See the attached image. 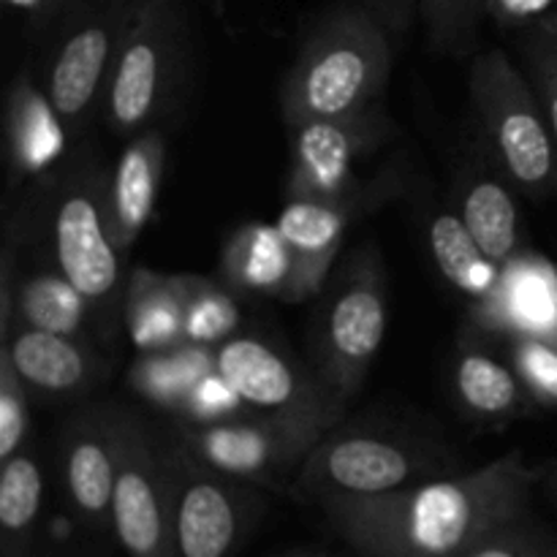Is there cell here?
Instances as JSON below:
<instances>
[{
  "label": "cell",
  "mask_w": 557,
  "mask_h": 557,
  "mask_svg": "<svg viewBox=\"0 0 557 557\" xmlns=\"http://www.w3.org/2000/svg\"><path fill=\"white\" fill-rule=\"evenodd\" d=\"M536 484L539 473L515 449L476 471L319 506L359 557H462L495 528L528 515Z\"/></svg>",
  "instance_id": "6da1fadb"
},
{
  "label": "cell",
  "mask_w": 557,
  "mask_h": 557,
  "mask_svg": "<svg viewBox=\"0 0 557 557\" xmlns=\"http://www.w3.org/2000/svg\"><path fill=\"white\" fill-rule=\"evenodd\" d=\"M107 169L76 152L47 201L49 261L98 319L103 335L123 321V250L107 207Z\"/></svg>",
  "instance_id": "7a4b0ae2"
},
{
  "label": "cell",
  "mask_w": 557,
  "mask_h": 557,
  "mask_svg": "<svg viewBox=\"0 0 557 557\" xmlns=\"http://www.w3.org/2000/svg\"><path fill=\"white\" fill-rule=\"evenodd\" d=\"M479 147L522 196L557 194V141L544 103L525 69L493 49L468 71Z\"/></svg>",
  "instance_id": "3957f363"
},
{
  "label": "cell",
  "mask_w": 557,
  "mask_h": 557,
  "mask_svg": "<svg viewBox=\"0 0 557 557\" xmlns=\"http://www.w3.org/2000/svg\"><path fill=\"white\" fill-rule=\"evenodd\" d=\"M392 74V54L368 20H337L310 38L281 82V114L288 128L379 107Z\"/></svg>",
  "instance_id": "277c9868"
},
{
  "label": "cell",
  "mask_w": 557,
  "mask_h": 557,
  "mask_svg": "<svg viewBox=\"0 0 557 557\" xmlns=\"http://www.w3.org/2000/svg\"><path fill=\"white\" fill-rule=\"evenodd\" d=\"M446 468L449 462L444 451L422 441L389 430L337 424L305 457L292 490L315 504L332 498H379L446 476Z\"/></svg>",
  "instance_id": "5b68a950"
},
{
  "label": "cell",
  "mask_w": 557,
  "mask_h": 557,
  "mask_svg": "<svg viewBox=\"0 0 557 557\" xmlns=\"http://www.w3.org/2000/svg\"><path fill=\"white\" fill-rule=\"evenodd\" d=\"M389 326L386 270L373 245L351 256L319 315L313 370L343 408L357 397Z\"/></svg>",
  "instance_id": "8992f818"
},
{
  "label": "cell",
  "mask_w": 557,
  "mask_h": 557,
  "mask_svg": "<svg viewBox=\"0 0 557 557\" xmlns=\"http://www.w3.org/2000/svg\"><path fill=\"white\" fill-rule=\"evenodd\" d=\"M215 370L245 408L319 438L335 430L346 413L313 364L297 362L267 337L232 335L223 341L215 346Z\"/></svg>",
  "instance_id": "52a82bcc"
},
{
  "label": "cell",
  "mask_w": 557,
  "mask_h": 557,
  "mask_svg": "<svg viewBox=\"0 0 557 557\" xmlns=\"http://www.w3.org/2000/svg\"><path fill=\"white\" fill-rule=\"evenodd\" d=\"M174 444L145 417L120 408L112 536L128 557H172Z\"/></svg>",
  "instance_id": "ba28073f"
},
{
  "label": "cell",
  "mask_w": 557,
  "mask_h": 557,
  "mask_svg": "<svg viewBox=\"0 0 557 557\" xmlns=\"http://www.w3.org/2000/svg\"><path fill=\"white\" fill-rule=\"evenodd\" d=\"M172 557H237L264 504L256 484L212 471L174 441Z\"/></svg>",
  "instance_id": "9c48e42d"
},
{
  "label": "cell",
  "mask_w": 557,
  "mask_h": 557,
  "mask_svg": "<svg viewBox=\"0 0 557 557\" xmlns=\"http://www.w3.org/2000/svg\"><path fill=\"white\" fill-rule=\"evenodd\" d=\"M172 435L188 455L212 471L272 490L294 484L305 457L321 441L319 435L256 411L215 422H185Z\"/></svg>",
  "instance_id": "30bf717a"
},
{
  "label": "cell",
  "mask_w": 557,
  "mask_h": 557,
  "mask_svg": "<svg viewBox=\"0 0 557 557\" xmlns=\"http://www.w3.org/2000/svg\"><path fill=\"white\" fill-rule=\"evenodd\" d=\"M183 74L177 44L152 22V14L131 27L120 41L103 90L101 114L107 128L120 139L158 128L163 114L174 107Z\"/></svg>",
  "instance_id": "8fae6325"
},
{
  "label": "cell",
  "mask_w": 557,
  "mask_h": 557,
  "mask_svg": "<svg viewBox=\"0 0 557 557\" xmlns=\"http://www.w3.org/2000/svg\"><path fill=\"white\" fill-rule=\"evenodd\" d=\"M120 406H90L69 417L58 435V473L71 522L90 536L112 533Z\"/></svg>",
  "instance_id": "7c38bea8"
},
{
  "label": "cell",
  "mask_w": 557,
  "mask_h": 557,
  "mask_svg": "<svg viewBox=\"0 0 557 557\" xmlns=\"http://www.w3.org/2000/svg\"><path fill=\"white\" fill-rule=\"evenodd\" d=\"M292 131L288 199H335L354 190L359 158L379 150L392 123L379 107L335 120H310Z\"/></svg>",
  "instance_id": "4fadbf2b"
},
{
  "label": "cell",
  "mask_w": 557,
  "mask_h": 557,
  "mask_svg": "<svg viewBox=\"0 0 557 557\" xmlns=\"http://www.w3.org/2000/svg\"><path fill=\"white\" fill-rule=\"evenodd\" d=\"M392 190L395 185L386 180L373 188H354L335 199H288L275 223L292 256L288 302L308 299L324 286L354 218L373 207V196H386Z\"/></svg>",
  "instance_id": "5bb4252c"
},
{
  "label": "cell",
  "mask_w": 557,
  "mask_h": 557,
  "mask_svg": "<svg viewBox=\"0 0 557 557\" xmlns=\"http://www.w3.org/2000/svg\"><path fill=\"white\" fill-rule=\"evenodd\" d=\"M120 41L112 25L90 22L63 38L44 74L41 90L69 136V147H79L92 114L101 109Z\"/></svg>",
  "instance_id": "9a60e30c"
},
{
  "label": "cell",
  "mask_w": 557,
  "mask_h": 557,
  "mask_svg": "<svg viewBox=\"0 0 557 557\" xmlns=\"http://www.w3.org/2000/svg\"><path fill=\"white\" fill-rule=\"evenodd\" d=\"M479 147V145H476ZM520 190L479 147L460 166L457 177V215L473 234L490 261L506 270L522 256Z\"/></svg>",
  "instance_id": "2e32d148"
},
{
  "label": "cell",
  "mask_w": 557,
  "mask_h": 557,
  "mask_svg": "<svg viewBox=\"0 0 557 557\" xmlns=\"http://www.w3.org/2000/svg\"><path fill=\"white\" fill-rule=\"evenodd\" d=\"M0 346L9 351L30 395L47 400L85 395L103 373V359L76 335L14 326L9 341H0Z\"/></svg>",
  "instance_id": "e0dca14e"
},
{
  "label": "cell",
  "mask_w": 557,
  "mask_h": 557,
  "mask_svg": "<svg viewBox=\"0 0 557 557\" xmlns=\"http://www.w3.org/2000/svg\"><path fill=\"white\" fill-rule=\"evenodd\" d=\"M166 166V139L161 128H147L131 136L107 180V207L114 239L123 253L134 248L147 221L156 212Z\"/></svg>",
  "instance_id": "ac0fdd59"
},
{
  "label": "cell",
  "mask_w": 557,
  "mask_h": 557,
  "mask_svg": "<svg viewBox=\"0 0 557 557\" xmlns=\"http://www.w3.org/2000/svg\"><path fill=\"white\" fill-rule=\"evenodd\" d=\"M451 392L468 417L479 422H506L525 417L536 400L517 368L490 351L482 335L457 343L451 359Z\"/></svg>",
  "instance_id": "d6986e66"
},
{
  "label": "cell",
  "mask_w": 557,
  "mask_h": 557,
  "mask_svg": "<svg viewBox=\"0 0 557 557\" xmlns=\"http://www.w3.org/2000/svg\"><path fill=\"white\" fill-rule=\"evenodd\" d=\"M190 275H152L136 270L125 286L123 324L131 343L147 354L185 346Z\"/></svg>",
  "instance_id": "ffe728a7"
},
{
  "label": "cell",
  "mask_w": 557,
  "mask_h": 557,
  "mask_svg": "<svg viewBox=\"0 0 557 557\" xmlns=\"http://www.w3.org/2000/svg\"><path fill=\"white\" fill-rule=\"evenodd\" d=\"M428 245L446 283L479 310L498 297L506 270L487 259L457 210H433L428 221Z\"/></svg>",
  "instance_id": "44dd1931"
},
{
  "label": "cell",
  "mask_w": 557,
  "mask_h": 557,
  "mask_svg": "<svg viewBox=\"0 0 557 557\" xmlns=\"http://www.w3.org/2000/svg\"><path fill=\"white\" fill-rule=\"evenodd\" d=\"M44 468L36 449L25 446L0 468V557H36L44 511Z\"/></svg>",
  "instance_id": "7402d4cb"
},
{
  "label": "cell",
  "mask_w": 557,
  "mask_h": 557,
  "mask_svg": "<svg viewBox=\"0 0 557 557\" xmlns=\"http://www.w3.org/2000/svg\"><path fill=\"white\" fill-rule=\"evenodd\" d=\"M221 272L232 292L286 299L292 256L277 226L250 223L237 228L223 245Z\"/></svg>",
  "instance_id": "603a6c76"
},
{
  "label": "cell",
  "mask_w": 557,
  "mask_h": 557,
  "mask_svg": "<svg viewBox=\"0 0 557 557\" xmlns=\"http://www.w3.org/2000/svg\"><path fill=\"white\" fill-rule=\"evenodd\" d=\"M9 147L11 169L16 174L38 172L69 147V136L58 114L49 107L44 90H38L27 76L16 79V85L11 87Z\"/></svg>",
  "instance_id": "cb8c5ba5"
},
{
  "label": "cell",
  "mask_w": 557,
  "mask_h": 557,
  "mask_svg": "<svg viewBox=\"0 0 557 557\" xmlns=\"http://www.w3.org/2000/svg\"><path fill=\"white\" fill-rule=\"evenodd\" d=\"M90 315V305L58 270L16 277L14 326H36V330L82 337Z\"/></svg>",
  "instance_id": "d4e9b609"
},
{
  "label": "cell",
  "mask_w": 557,
  "mask_h": 557,
  "mask_svg": "<svg viewBox=\"0 0 557 557\" xmlns=\"http://www.w3.org/2000/svg\"><path fill=\"white\" fill-rule=\"evenodd\" d=\"M215 370V348L180 346L156 351L134 370V386L156 406L183 413L205 375Z\"/></svg>",
  "instance_id": "484cf974"
},
{
  "label": "cell",
  "mask_w": 557,
  "mask_h": 557,
  "mask_svg": "<svg viewBox=\"0 0 557 557\" xmlns=\"http://www.w3.org/2000/svg\"><path fill=\"white\" fill-rule=\"evenodd\" d=\"M239 305L228 288L205 277H190L188 310H185V346L215 348L237 335Z\"/></svg>",
  "instance_id": "4316f807"
},
{
  "label": "cell",
  "mask_w": 557,
  "mask_h": 557,
  "mask_svg": "<svg viewBox=\"0 0 557 557\" xmlns=\"http://www.w3.org/2000/svg\"><path fill=\"white\" fill-rule=\"evenodd\" d=\"M30 433V389L16 373L9 351L0 346V462L27 446Z\"/></svg>",
  "instance_id": "83f0119b"
},
{
  "label": "cell",
  "mask_w": 557,
  "mask_h": 557,
  "mask_svg": "<svg viewBox=\"0 0 557 557\" xmlns=\"http://www.w3.org/2000/svg\"><path fill=\"white\" fill-rule=\"evenodd\" d=\"M462 557H557V536L522 515L495 528Z\"/></svg>",
  "instance_id": "f1b7e54d"
},
{
  "label": "cell",
  "mask_w": 557,
  "mask_h": 557,
  "mask_svg": "<svg viewBox=\"0 0 557 557\" xmlns=\"http://www.w3.org/2000/svg\"><path fill=\"white\" fill-rule=\"evenodd\" d=\"M511 364L525 381L536 406L557 408V346L536 335L511 337Z\"/></svg>",
  "instance_id": "f546056e"
},
{
  "label": "cell",
  "mask_w": 557,
  "mask_h": 557,
  "mask_svg": "<svg viewBox=\"0 0 557 557\" xmlns=\"http://www.w3.org/2000/svg\"><path fill=\"white\" fill-rule=\"evenodd\" d=\"M522 69L544 103L557 141V25H542L522 47Z\"/></svg>",
  "instance_id": "4dcf8cb0"
},
{
  "label": "cell",
  "mask_w": 557,
  "mask_h": 557,
  "mask_svg": "<svg viewBox=\"0 0 557 557\" xmlns=\"http://www.w3.org/2000/svg\"><path fill=\"white\" fill-rule=\"evenodd\" d=\"M500 9L511 20H539L555 5V0H498Z\"/></svg>",
  "instance_id": "1f68e13d"
},
{
  "label": "cell",
  "mask_w": 557,
  "mask_h": 557,
  "mask_svg": "<svg viewBox=\"0 0 557 557\" xmlns=\"http://www.w3.org/2000/svg\"><path fill=\"white\" fill-rule=\"evenodd\" d=\"M536 473H539V484H542V487L547 490V493L557 500V462H553V466L539 468Z\"/></svg>",
  "instance_id": "d6a6232c"
},
{
  "label": "cell",
  "mask_w": 557,
  "mask_h": 557,
  "mask_svg": "<svg viewBox=\"0 0 557 557\" xmlns=\"http://www.w3.org/2000/svg\"><path fill=\"white\" fill-rule=\"evenodd\" d=\"M283 557H330V555L321 553V549H294V553H288Z\"/></svg>",
  "instance_id": "836d02e7"
},
{
  "label": "cell",
  "mask_w": 557,
  "mask_h": 557,
  "mask_svg": "<svg viewBox=\"0 0 557 557\" xmlns=\"http://www.w3.org/2000/svg\"><path fill=\"white\" fill-rule=\"evenodd\" d=\"M65 557H103V555L96 553V549H87V553H76V555H65Z\"/></svg>",
  "instance_id": "e575fe53"
},
{
  "label": "cell",
  "mask_w": 557,
  "mask_h": 557,
  "mask_svg": "<svg viewBox=\"0 0 557 557\" xmlns=\"http://www.w3.org/2000/svg\"><path fill=\"white\" fill-rule=\"evenodd\" d=\"M20 3H30V0H20Z\"/></svg>",
  "instance_id": "d590c367"
}]
</instances>
